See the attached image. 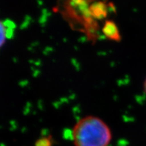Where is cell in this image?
<instances>
[{
    "mask_svg": "<svg viewBox=\"0 0 146 146\" xmlns=\"http://www.w3.org/2000/svg\"><path fill=\"white\" fill-rule=\"evenodd\" d=\"M72 136L74 146H108L112 137L107 124L94 116L78 120L73 127Z\"/></svg>",
    "mask_w": 146,
    "mask_h": 146,
    "instance_id": "obj_1",
    "label": "cell"
},
{
    "mask_svg": "<svg viewBox=\"0 0 146 146\" xmlns=\"http://www.w3.org/2000/svg\"><path fill=\"white\" fill-rule=\"evenodd\" d=\"M15 29L16 25L12 21L0 19V48L12 37Z\"/></svg>",
    "mask_w": 146,
    "mask_h": 146,
    "instance_id": "obj_2",
    "label": "cell"
},
{
    "mask_svg": "<svg viewBox=\"0 0 146 146\" xmlns=\"http://www.w3.org/2000/svg\"><path fill=\"white\" fill-rule=\"evenodd\" d=\"M53 139L51 136L43 137L35 142V146H53Z\"/></svg>",
    "mask_w": 146,
    "mask_h": 146,
    "instance_id": "obj_3",
    "label": "cell"
},
{
    "mask_svg": "<svg viewBox=\"0 0 146 146\" xmlns=\"http://www.w3.org/2000/svg\"><path fill=\"white\" fill-rule=\"evenodd\" d=\"M143 88H144V91H145V93L146 94V78L143 83Z\"/></svg>",
    "mask_w": 146,
    "mask_h": 146,
    "instance_id": "obj_4",
    "label": "cell"
}]
</instances>
